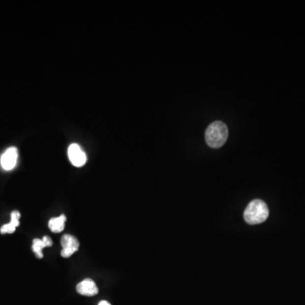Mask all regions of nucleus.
<instances>
[{"label": "nucleus", "mask_w": 305, "mask_h": 305, "mask_svg": "<svg viewBox=\"0 0 305 305\" xmlns=\"http://www.w3.org/2000/svg\"><path fill=\"white\" fill-rule=\"evenodd\" d=\"M227 137L228 128L222 121H214L210 124L205 132L207 144L213 149H219L223 146L227 142Z\"/></svg>", "instance_id": "obj_1"}, {"label": "nucleus", "mask_w": 305, "mask_h": 305, "mask_svg": "<svg viewBox=\"0 0 305 305\" xmlns=\"http://www.w3.org/2000/svg\"><path fill=\"white\" fill-rule=\"evenodd\" d=\"M243 216L246 222L250 225L260 224L265 221L269 216L267 204L263 200H253L245 209Z\"/></svg>", "instance_id": "obj_2"}, {"label": "nucleus", "mask_w": 305, "mask_h": 305, "mask_svg": "<svg viewBox=\"0 0 305 305\" xmlns=\"http://www.w3.org/2000/svg\"><path fill=\"white\" fill-rule=\"evenodd\" d=\"M68 157L74 167H81L86 164V153L77 144H72L68 148Z\"/></svg>", "instance_id": "obj_3"}, {"label": "nucleus", "mask_w": 305, "mask_h": 305, "mask_svg": "<svg viewBox=\"0 0 305 305\" xmlns=\"http://www.w3.org/2000/svg\"><path fill=\"white\" fill-rule=\"evenodd\" d=\"M61 242L63 247V249L61 251V256L64 258L71 257L74 253H76L79 249L80 246L78 240L70 234L64 235Z\"/></svg>", "instance_id": "obj_4"}, {"label": "nucleus", "mask_w": 305, "mask_h": 305, "mask_svg": "<svg viewBox=\"0 0 305 305\" xmlns=\"http://www.w3.org/2000/svg\"><path fill=\"white\" fill-rule=\"evenodd\" d=\"M18 161V149L15 147H10L2 154L0 163L3 169L11 171L14 169Z\"/></svg>", "instance_id": "obj_5"}, {"label": "nucleus", "mask_w": 305, "mask_h": 305, "mask_svg": "<svg viewBox=\"0 0 305 305\" xmlns=\"http://www.w3.org/2000/svg\"><path fill=\"white\" fill-rule=\"evenodd\" d=\"M76 291L81 295L92 297V296L98 294L99 288H98L94 281L88 278V279H85V280L79 283L78 285L76 286Z\"/></svg>", "instance_id": "obj_6"}, {"label": "nucleus", "mask_w": 305, "mask_h": 305, "mask_svg": "<svg viewBox=\"0 0 305 305\" xmlns=\"http://www.w3.org/2000/svg\"><path fill=\"white\" fill-rule=\"evenodd\" d=\"M52 244H53V241L48 236L43 237V239L36 238V239L33 240V251L35 253L38 259H42L43 257V248L46 247H51Z\"/></svg>", "instance_id": "obj_7"}, {"label": "nucleus", "mask_w": 305, "mask_h": 305, "mask_svg": "<svg viewBox=\"0 0 305 305\" xmlns=\"http://www.w3.org/2000/svg\"><path fill=\"white\" fill-rule=\"evenodd\" d=\"M66 221V215L61 214V216L52 218L48 222V227H49L51 232H54V233H60V232H63Z\"/></svg>", "instance_id": "obj_8"}, {"label": "nucleus", "mask_w": 305, "mask_h": 305, "mask_svg": "<svg viewBox=\"0 0 305 305\" xmlns=\"http://www.w3.org/2000/svg\"><path fill=\"white\" fill-rule=\"evenodd\" d=\"M99 305H111L110 303L107 302V301H101L100 303H99Z\"/></svg>", "instance_id": "obj_9"}]
</instances>
